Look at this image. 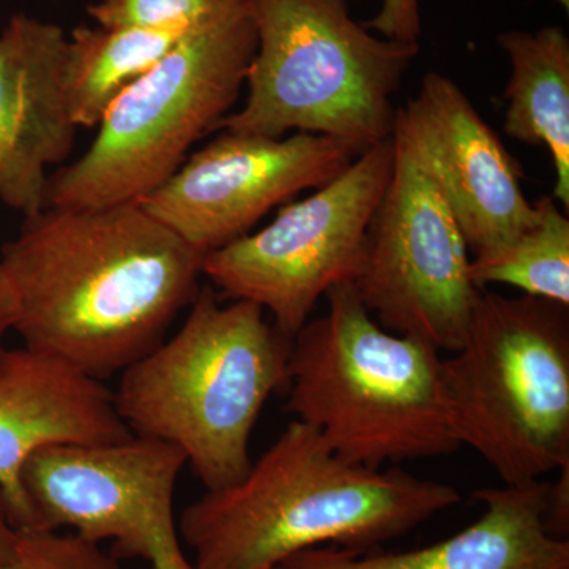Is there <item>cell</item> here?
<instances>
[{"label":"cell","instance_id":"8fae6325","mask_svg":"<svg viewBox=\"0 0 569 569\" xmlns=\"http://www.w3.org/2000/svg\"><path fill=\"white\" fill-rule=\"evenodd\" d=\"M362 152L328 134L269 138L223 130L138 203L208 254L249 234L276 206L335 181Z\"/></svg>","mask_w":569,"mask_h":569},{"label":"cell","instance_id":"ac0fdd59","mask_svg":"<svg viewBox=\"0 0 569 569\" xmlns=\"http://www.w3.org/2000/svg\"><path fill=\"white\" fill-rule=\"evenodd\" d=\"M537 220L496 252L470 261L478 290L508 284L523 295L569 306V219L552 197L537 203Z\"/></svg>","mask_w":569,"mask_h":569},{"label":"cell","instance_id":"7a4b0ae2","mask_svg":"<svg viewBox=\"0 0 569 569\" xmlns=\"http://www.w3.org/2000/svg\"><path fill=\"white\" fill-rule=\"evenodd\" d=\"M459 501L445 482L348 462L295 419L241 481L206 490L178 527L194 569H276L325 546L380 548Z\"/></svg>","mask_w":569,"mask_h":569},{"label":"cell","instance_id":"d6986e66","mask_svg":"<svg viewBox=\"0 0 569 569\" xmlns=\"http://www.w3.org/2000/svg\"><path fill=\"white\" fill-rule=\"evenodd\" d=\"M0 569H122L102 545L63 530L17 529L0 549Z\"/></svg>","mask_w":569,"mask_h":569},{"label":"cell","instance_id":"5b68a950","mask_svg":"<svg viewBox=\"0 0 569 569\" xmlns=\"http://www.w3.org/2000/svg\"><path fill=\"white\" fill-rule=\"evenodd\" d=\"M257 50L252 0H222L112 102L80 159L52 176L48 206L138 203L217 130Z\"/></svg>","mask_w":569,"mask_h":569},{"label":"cell","instance_id":"7c38bea8","mask_svg":"<svg viewBox=\"0 0 569 569\" xmlns=\"http://www.w3.org/2000/svg\"><path fill=\"white\" fill-rule=\"evenodd\" d=\"M392 137L436 183L475 257L500 250L537 220L518 160L451 78L427 73L397 110Z\"/></svg>","mask_w":569,"mask_h":569},{"label":"cell","instance_id":"5bb4252c","mask_svg":"<svg viewBox=\"0 0 569 569\" xmlns=\"http://www.w3.org/2000/svg\"><path fill=\"white\" fill-rule=\"evenodd\" d=\"M132 436L103 381L28 347L0 356V493L17 529H31L21 475L33 452Z\"/></svg>","mask_w":569,"mask_h":569},{"label":"cell","instance_id":"d4e9b609","mask_svg":"<svg viewBox=\"0 0 569 569\" xmlns=\"http://www.w3.org/2000/svg\"><path fill=\"white\" fill-rule=\"evenodd\" d=\"M557 2H559L560 6L563 7L565 11L569 10V0H557Z\"/></svg>","mask_w":569,"mask_h":569},{"label":"cell","instance_id":"2e32d148","mask_svg":"<svg viewBox=\"0 0 569 569\" xmlns=\"http://www.w3.org/2000/svg\"><path fill=\"white\" fill-rule=\"evenodd\" d=\"M507 52L505 133L527 144H542L556 171L553 200L569 208V39L560 26L509 31L497 37Z\"/></svg>","mask_w":569,"mask_h":569},{"label":"cell","instance_id":"30bf717a","mask_svg":"<svg viewBox=\"0 0 569 569\" xmlns=\"http://www.w3.org/2000/svg\"><path fill=\"white\" fill-rule=\"evenodd\" d=\"M387 192L367 231L353 284L380 326L438 351L459 350L482 290L470 249L436 183L402 141Z\"/></svg>","mask_w":569,"mask_h":569},{"label":"cell","instance_id":"9c48e42d","mask_svg":"<svg viewBox=\"0 0 569 569\" xmlns=\"http://www.w3.org/2000/svg\"><path fill=\"white\" fill-rule=\"evenodd\" d=\"M186 467L173 445L140 436L41 448L21 475L31 529L111 541L119 560L141 559L151 569H194L174 516L176 485Z\"/></svg>","mask_w":569,"mask_h":569},{"label":"cell","instance_id":"9a60e30c","mask_svg":"<svg viewBox=\"0 0 569 569\" xmlns=\"http://www.w3.org/2000/svg\"><path fill=\"white\" fill-rule=\"evenodd\" d=\"M549 482L481 489L477 522L455 537L407 552L325 546L276 569H569L568 539L546 529Z\"/></svg>","mask_w":569,"mask_h":569},{"label":"cell","instance_id":"7402d4cb","mask_svg":"<svg viewBox=\"0 0 569 569\" xmlns=\"http://www.w3.org/2000/svg\"><path fill=\"white\" fill-rule=\"evenodd\" d=\"M557 482H549L546 529L553 538L568 539L569 535V466L560 468Z\"/></svg>","mask_w":569,"mask_h":569},{"label":"cell","instance_id":"cb8c5ba5","mask_svg":"<svg viewBox=\"0 0 569 569\" xmlns=\"http://www.w3.org/2000/svg\"><path fill=\"white\" fill-rule=\"evenodd\" d=\"M14 533H17V527H14L13 519H11L9 505L0 493V549L9 545Z\"/></svg>","mask_w":569,"mask_h":569},{"label":"cell","instance_id":"4fadbf2b","mask_svg":"<svg viewBox=\"0 0 569 569\" xmlns=\"http://www.w3.org/2000/svg\"><path fill=\"white\" fill-rule=\"evenodd\" d=\"M67 33L18 13L0 31V201L22 216L48 208L50 168L74 146L62 62Z\"/></svg>","mask_w":569,"mask_h":569},{"label":"cell","instance_id":"ba28073f","mask_svg":"<svg viewBox=\"0 0 569 569\" xmlns=\"http://www.w3.org/2000/svg\"><path fill=\"white\" fill-rule=\"evenodd\" d=\"M392 167L391 137L306 200L284 206L263 230L204 254L203 276L220 298L260 306L293 340L321 296L358 274Z\"/></svg>","mask_w":569,"mask_h":569},{"label":"cell","instance_id":"3957f363","mask_svg":"<svg viewBox=\"0 0 569 569\" xmlns=\"http://www.w3.org/2000/svg\"><path fill=\"white\" fill-rule=\"evenodd\" d=\"M181 328L121 373L116 410L133 436L173 445L206 490L252 467L250 437L269 397L287 387L291 340L260 306L223 305L200 288Z\"/></svg>","mask_w":569,"mask_h":569},{"label":"cell","instance_id":"44dd1931","mask_svg":"<svg viewBox=\"0 0 569 569\" xmlns=\"http://www.w3.org/2000/svg\"><path fill=\"white\" fill-rule=\"evenodd\" d=\"M365 26L383 39L419 43L422 32L419 0H383L376 17Z\"/></svg>","mask_w":569,"mask_h":569},{"label":"cell","instance_id":"277c9868","mask_svg":"<svg viewBox=\"0 0 569 569\" xmlns=\"http://www.w3.org/2000/svg\"><path fill=\"white\" fill-rule=\"evenodd\" d=\"M325 296L328 313L291 340L284 411L356 466L458 451L440 351L380 326L353 282Z\"/></svg>","mask_w":569,"mask_h":569},{"label":"cell","instance_id":"e0dca14e","mask_svg":"<svg viewBox=\"0 0 569 569\" xmlns=\"http://www.w3.org/2000/svg\"><path fill=\"white\" fill-rule=\"evenodd\" d=\"M194 24L73 29L67 37L62 88L74 126L97 129L112 102L173 50Z\"/></svg>","mask_w":569,"mask_h":569},{"label":"cell","instance_id":"ffe728a7","mask_svg":"<svg viewBox=\"0 0 569 569\" xmlns=\"http://www.w3.org/2000/svg\"><path fill=\"white\" fill-rule=\"evenodd\" d=\"M222 0H97L88 13L100 28H168L203 20Z\"/></svg>","mask_w":569,"mask_h":569},{"label":"cell","instance_id":"8992f818","mask_svg":"<svg viewBox=\"0 0 569 569\" xmlns=\"http://www.w3.org/2000/svg\"><path fill=\"white\" fill-rule=\"evenodd\" d=\"M257 50L244 107L217 129L282 138L328 134L367 149L389 140L392 97L419 43L355 20L348 0H252Z\"/></svg>","mask_w":569,"mask_h":569},{"label":"cell","instance_id":"6da1fadb","mask_svg":"<svg viewBox=\"0 0 569 569\" xmlns=\"http://www.w3.org/2000/svg\"><path fill=\"white\" fill-rule=\"evenodd\" d=\"M203 260L140 203L48 206L0 254L24 347L100 381L167 339Z\"/></svg>","mask_w":569,"mask_h":569},{"label":"cell","instance_id":"603a6c76","mask_svg":"<svg viewBox=\"0 0 569 569\" xmlns=\"http://www.w3.org/2000/svg\"><path fill=\"white\" fill-rule=\"evenodd\" d=\"M17 317V301L3 266L0 263V356L6 353V339L14 328Z\"/></svg>","mask_w":569,"mask_h":569},{"label":"cell","instance_id":"52a82bcc","mask_svg":"<svg viewBox=\"0 0 569 569\" xmlns=\"http://www.w3.org/2000/svg\"><path fill=\"white\" fill-rule=\"evenodd\" d=\"M443 359L452 432L507 486L569 466L568 307L482 290Z\"/></svg>","mask_w":569,"mask_h":569}]
</instances>
